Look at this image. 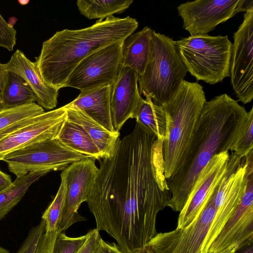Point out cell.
Returning <instances> with one entry per match:
<instances>
[{"label": "cell", "mask_w": 253, "mask_h": 253, "mask_svg": "<svg viewBox=\"0 0 253 253\" xmlns=\"http://www.w3.org/2000/svg\"><path fill=\"white\" fill-rule=\"evenodd\" d=\"M163 141L136 124L119 139L100 168L86 201L96 229L124 253L144 251L158 233L156 218L170 193L165 176Z\"/></svg>", "instance_id": "obj_1"}, {"label": "cell", "mask_w": 253, "mask_h": 253, "mask_svg": "<svg viewBox=\"0 0 253 253\" xmlns=\"http://www.w3.org/2000/svg\"><path fill=\"white\" fill-rule=\"evenodd\" d=\"M139 75L132 69L120 66L112 85L110 105L114 130L119 132L126 121L133 118L141 96L138 89Z\"/></svg>", "instance_id": "obj_17"}, {"label": "cell", "mask_w": 253, "mask_h": 253, "mask_svg": "<svg viewBox=\"0 0 253 253\" xmlns=\"http://www.w3.org/2000/svg\"><path fill=\"white\" fill-rule=\"evenodd\" d=\"M88 158L50 138L31 143L5 155L1 161L7 164L10 172L17 177L31 172L60 170L70 164Z\"/></svg>", "instance_id": "obj_7"}, {"label": "cell", "mask_w": 253, "mask_h": 253, "mask_svg": "<svg viewBox=\"0 0 253 253\" xmlns=\"http://www.w3.org/2000/svg\"><path fill=\"white\" fill-rule=\"evenodd\" d=\"M239 0H196L179 5L183 28L190 36L208 35L236 14Z\"/></svg>", "instance_id": "obj_15"}, {"label": "cell", "mask_w": 253, "mask_h": 253, "mask_svg": "<svg viewBox=\"0 0 253 253\" xmlns=\"http://www.w3.org/2000/svg\"><path fill=\"white\" fill-rule=\"evenodd\" d=\"M238 249V247L236 246L230 249H227V250H225L219 253H236Z\"/></svg>", "instance_id": "obj_40"}, {"label": "cell", "mask_w": 253, "mask_h": 253, "mask_svg": "<svg viewBox=\"0 0 253 253\" xmlns=\"http://www.w3.org/2000/svg\"><path fill=\"white\" fill-rule=\"evenodd\" d=\"M231 153L233 160L229 170L213 192L215 214L202 253H207L223 226L234 214L245 191L247 180L245 157L241 158Z\"/></svg>", "instance_id": "obj_9"}, {"label": "cell", "mask_w": 253, "mask_h": 253, "mask_svg": "<svg viewBox=\"0 0 253 253\" xmlns=\"http://www.w3.org/2000/svg\"><path fill=\"white\" fill-rule=\"evenodd\" d=\"M233 157L228 151L213 156L202 170L178 215L176 228H183L200 214L218 184L227 173Z\"/></svg>", "instance_id": "obj_14"}, {"label": "cell", "mask_w": 253, "mask_h": 253, "mask_svg": "<svg viewBox=\"0 0 253 253\" xmlns=\"http://www.w3.org/2000/svg\"><path fill=\"white\" fill-rule=\"evenodd\" d=\"M0 253H10L9 251L0 246Z\"/></svg>", "instance_id": "obj_41"}, {"label": "cell", "mask_w": 253, "mask_h": 253, "mask_svg": "<svg viewBox=\"0 0 253 253\" xmlns=\"http://www.w3.org/2000/svg\"><path fill=\"white\" fill-rule=\"evenodd\" d=\"M93 253H124L115 243H109L99 237Z\"/></svg>", "instance_id": "obj_35"}, {"label": "cell", "mask_w": 253, "mask_h": 253, "mask_svg": "<svg viewBox=\"0 0 253 253\" xmlns=\"http://www.w3.org/2000/svg\"><path fill=\"white\" fill-rule=\"evenodd\" d=\"M66 120L64 106L39 115L34 122L0 140V161L9 153L31 143L57 138Z\"/></svg>", "instance_id": "obj_16"}, {"label": "cell", "mask_w": 253, "mask_h": 253, "mask_svg": "<svg viewBox=\"0 0 253 253\" xmlns=\"http://www.w3.org/2000/svg\"><path fill=\"white\" fill-rule=\"evenodd\" d=\"M16 42V30L0 14V47L12 51Z\"/></svg>", "instance_id": "obj_32"}, {"label": "cell", "mask_w": 253, "mask_h": 253, "mask_svg": "<svg viewBox=\"0 0 253 253\" xmlns=\"http://www.w3.org/2000/svg\"><path fill=\"white\" fill-rule=\"evenodd\" d=\"M248 112L226 93L206 101L176 172L167 179L166 206L180 211L202 170L216 154L232 151L243 131Z\"/></svg>", "instance_id": "obj_2"}, {"label": "cell", "mask_w": 253, "mask_h": 253, "mask_svg": "<svg viewBox=\"0 0 253 253\" xmlns=\"http://www.w3.org/2000/svg\"><path fill=\"white\" fill-rule=\"evenodd\" d=\"M175 43L187 72L197 81L215 84L229 77L232 43L227 35L190 36Z\"/></svg>", "instance_id": "obj_6"}, {"label": "cell", "mask_w": 253, "mask_h": 253, "mask_svg": "<svg viewBox=\"0 0 253 253\" xmlns=\"http://www.w3.org/2000/svg\"><path fill=\"white\" fill-rule=\"evenodd\" d=\"M229 77L238 101L246 104L253 99V10L233 34Z\"/></svg>", "instance_id": "obj_10"}, {"label": "cell", "mask_w": 253, "mask_h": 253, "mask_svg": "<svg viewBox=\"0 0 253 253\" xmlns=\"http://www.w3.org/2000/svg\"><path fill=\"white\" fill-rule=\"evenodd\" d=\"M7 73L6 64L0 63V92L3 84Z\"/></svg>", "instance_id": "obj_38"}, {"label": "cell", "mask_w": 253, "mask_h": 253, "mask_svg": "<svg viewBox=\"0 0 253 253\" xmlns=\"http://www.w3.org/2000/svg\"><path fill=\"white\" fill-rule=\"evenodd\" d=\"M153 30L147 26L128 35L123 41L121 66L144 73L150 50Z\"/></svg>", "instance_id": "obj_20"}, {"label": "cell", "mask_w": 253, "mask_h": 253, "mask_svg": "<svg viewBox=\"0 0 253 253\" xmlns=\"http://www.w3.org/2000/svg\"><path fill=\"white\" fill-rule=\"evenodd\" d=\"M0 95L3 110L37 101L36 94L26 81L10 72L6 75Z\"/></svg>", "instance_id": "obj_24"}, {"label": "cell", "mask_w": 253, "mask_h": 253, "mask_svg": "<svg viewBox=\"0 0 253 253\" xmlns=\"http://www.w3.org/2000/svg\"><path fill=\"white\" fill-rule=\"evenodd\" d=\"M253 10V0H239L235 9L236 14Z\"/></svg>", "instance_id": "obj_36"}, {"label": "cell", "mask_w": 253, "mask_h": 253, "mask_svg": "<svg viewBox=\"0 0 253 253\" xmlns=\"http://www.w3.org/2000/svg\"><path fill=\"white\" fill-rule=\"evenodd\" d=\"M64 107L67 110V119L81 126L87 132L98 148L102 159L110 156L120 139V132L108 130L79 109Z\"/></svg>", "instance_id": "obj_21"}, {"label": "cell", "mask_w": 253, "mask_h": 253, "mask_svg": "<svg viewBox=\"0 0 253 253\" xmlns=\"http://www.w3.org/2000/svg\"><path fill=\"white\" fill-rule=\"evenodd\" d=\"M45 232V222L42 220L37 225L30 229L17 253H35L39 240Z\"/></svg>", "instance_id": "obj_31"}, {"label": "cell", "mask_w": 253, "mask_h": 253, "mask_svg": "<svg viewBox=\"0 0 253 253\" xmlns=\"http://www.w3.org/2000/svg\"><path fill=\"white\" fill-rule=\"evenodd\" d=\"M2 110H3V108H2V101H1V97L0 95V111H1Z\"/></svg>", "instance_id": "obj_43"}, {"label": "cell", "mask_w": 253, "mask_h": 253, "mask_svg": "<svg viewBox=\"0 0 253 253\" xmlns=\"http://www.w3.org/2000/svg\"><path fill=\"white\" fill-rule=\"evenodd\" d=\"M111 85H105L81 91L75 100L64 106L79 109L108 130L116 131L112 126L111 116Z\"/></svg>", "instance_id": "obj_19"}, {"label": "cell", "mask_w": 253, "mask_h": 253, "mask_svg": "<svg viewBox=\"0 0 253 253\" xmlns=\"http://www.w3.org/2000/svg\"><path fill=\"white\" fill-rule=\"evenodd\" d=\"M240 249L241 250L239 253H253V244L252 243L248 244L240 248ZM236 253H237V251Z\"/></svg>", "instance_id": "obj_39"}, {"label": "cell", "mask_w": 253, "mask_h": 253, "mask_svg": "<svg viewBox=\"0 0 253 253\" xmlns=\"http://www.w3.org/2000/svg\"><path fill=\"white\" fill-rule=\"evenodd\" d=\"M123 41L107 45L85 57L70 74L64 87L83 91L112 85L121 65Z\"/></svg>", "instance_id": "obj_8"}, {"label": "cell", "mask_w": 253, "mask_h": 253, "mask_svg": "<svg viewBox=\"0 0 253 253\" xmlns=\"http://www.w3.org/2000/svg\"><path fill=\"white\" fill-rule=\"evenodd\" d=\"M59 233L58 231L45 232L39 240L35 253H52L54 242Z\"/></svg>", "instance_id": "obj_33"}, {"label": "cell", "mask_w": 253, "mask_h": 253, "mask_svg": "<svg viewBox=\"0 0 253 253\" xmlns=\"http://www.w3.org/2000/svg\"><path fill=\"white\" fill-rule=\"evenodd\" d=\"M245 191L234 214L213 241L207 253H219L237 246L239 249L253 241V162H247Z\"/></svg>", "instance_id": "obj_13"}, {"label": "cell", "mask_w": 253, "mask_h": 253, "mask_svg": "<svg viewBox=\"0 0 253 253\" xmlns=\"http://www.w3.org/2000/svg\"><path fill=\"white\" fill-rule=\"evenodd\" d=\"M49 172L48 170L31 172L18 176L9 186L0 191V220L17 205L33 183Z\"/></svg>", "instance_id": "obj_25"}, {"label": "cell", "mask_w": 253, "mask_h": 253, "mask_svg": "<svg viewBox=\"0 0 253 253\" xmlns=\"http://www.w3.org/2000/svg\"><path fill=\"white\" fill-rule=\"evenodd\" d=\"M95 159L88 158L70 164L62 170L61 178L66 183L64 208L58 231L66 230L73 224L86 218L78 212L81 205L86 202L92 189L99 169Z\"/></svg>", "instance_id": "obj_12"}, {"label": "cell", "mask_w": 253, "mask_h": 253, "mask_svg": "<svg viewBox=\"0 0 253 253\" xmlns=\"http://www.w3.org/2000/svg\"><path fill=\"white\" fill-rule=\"evenodd\" d=\"M138 26L135 18L111 16L86 28L57 31L43 42L41 53L36 57L42 78L59 90L83 59L107 45L124 41Z\"/></svg>", "instance_id": "obj_3"}, {"label": "cell", "mask_w": 253, "mask_h": 253, "mask_svg": "<svg viewBox=\"0 0 253 253\" xmlns=\"http://www.w3.org/2000/svg\"><path fill=\"white\" fill-rule=\"evenodd\" d=\"M133 0H79L77 5L81 14L89 19L103 20L127 9Z\"/></svg>", "instance_id": "obj_26"}, {"label": "cell", "mask_w": 253, "mask_h": 253, "mask_svg": "<svg viewBox=\"0 0 253 253\" xmlns=\"http://www.w3.org/2000/svg\"><path fill=\"white\" fill-rule=\"evenodd\" d=\"M7 72L21 77L30 86L37 98V104L43 109L51 110L57 104L59 89L47 84L42 78L36 63L17 49L5 64Z\"/></svg>", "instance_id": "obj_18"}, {"label": "cell", "mask_w": 253, "mask_h": 253, "mask_svg": "<svg viewBox=\"0 0 253 253\" xmlns=\"http://www.w3.org/2000/svg\"><path fill=\"white\" fill-rule=\"evenodd\" d=\"M206 101L201 84L184 80L176 93L162 105L167 121L166 136L162 145L167 179L179 168Z\"/></svg>", "instance_id": "obj_4"}, {"label": "cell", "mask_w": 253, "mask_h": 253, "mask_svg": "<svg viewBox=\"0 0 253 253\" xmlns=\"http://www.w3.org/2000/svg\"><path fill=\"white\" fill-rule=\"evenodd\" d=\"M253 108L248 112L246 121L241 137L232 152L239 158L245 157L253 150Z\"/></svg>", "instance_id": "obj_29"}, {"label": "cell", "mask_w": 253, "mask_h": 253, "mask_svg": "<svg viewBox=\"0 0 253 253\" xmlns=\"http://www.w3.org/2000/svg\"><path fill=\"white\" fill-rule=\"evenodd\" d=\"M214 214L213 193L191 223L183 228L157 233L148 243L147 249L153 253H202Z\"/></svg>", "instance_id": "obj_11"}, {"label": "cell", "mask_w": 253, "mask_h": 253, "mask_svg": "<svg viewBox=\"0 0 253 253\" xmlns=\"http://www.w3.org/2000/svg\"><path fill=\"white\" fill-rule=\"evenodd\" d=\"M64 146L79 153L98 160L101 154L87 132L80 126L67 119L57 136Z\"/></svg>", "instance_id": "obj_23"}, {"label": "cell", "mask_w": 253, "mask_h": 253, "mask_svg": "<svg viewBox=\"0 0 253 253\" xmlns=\"http://www.w3.org/2000/svg\"><path fill=\"white\" fill-rule=\"evenodd\" d=\"M139 100L133 118L136 124L143 129L155 135L157 139L163 142L167 128V121L164 109L158 105L148 95Z\"/></svg>", "instance_id": "obj_22"}, {"label": "cell", "mask_w": 253, "mask_h": 253, "mask_svg": "<svg viewBox=\"0 0 253 253\" xmlns=\"http://www.w3.org/2000/svg\"><path fill=\"white\" fill-rule=\"evenodd\" d=\"M44 112V109L36 102L3 109L0 111V130L19 121Z\"/></svg>", "instance_id": "obj_28"}, {"label": "cell", "mask_w": 253, "mask_h": 253, "mask_svg": "<svg viewBox=\"0 0 253 253\" xmlns=\"http://www.w3.org/2000/svg\"><path fill=\"white\" fill-rule=\"evenodd\" d=\"M99 232L96 228H94L88 232V238L78 253H93L100 236Z\"/></svg>", "instance_id": "obj_34"}, {"label": "cell", "mask_w": 253, "mask_h": 253, "mask_svg": "<svg viewBox=\"0 0 253 253\" xmlns=\"http://www.w3.org/2000/svg\"><path fill=\"white\" fill-rule=\"evenodd\" d=\"M12 183L11 176L0 170V192L9 186Z\"/></svg>", "instance_id": "obj_37"}, {"label": "cell", "mask_w": 253, "mask_h": 253, "mask_svg": "<svg viewBox=\"0 0 253 253\" xmlns=\"http://www.w3.org/2000/svg\"><path fill=\"white\" fill-rule=\"evenodd\" d=\"M61 182L54 198L43 213L42 220L44 221L45 232L58 231L59 224L63 211L66 191L65 180Z\"/></svg>", "instance_id": "obj_27"}, {"label": "cell", "mask_w": 253, "mask_h": 253, "mask_svg": "<svg viewBox=\"0 0 253 253\" xmlns=\"http://www.w3.org/2000/svg\"><path fill=\"white\" fill-rule=\"evenodd\" d=\"M187 72L175 41L153 30L148 60L138 81L140 95L162 106L176 93Z\"/></svg>", "instance_id": "obj_5"}, {"label": "cell", "mask_w": 253, "mask_h": 253, "mask_svg": "<svg viewBox=\"0 0 253 253\" xmlns=\"http://www.w3.org/2000/svg\"><path fill=\"white\" fill-rule=\"evenodd\" d=\"M88 236L84 235L71 237L65 233H59L54 243L52 253H78Z\"/></svg>", "instance_id": "obj_30"}, {"label": "cell", "mask_w": 253, "mask_h": 253, "mask_svg": "<svg viewBox=\"0 0 253 253\" xmlns=\"http://www.w3.org/2000/svg\"><path fill=\"white\" fill-rule=\"evenodd\" d=\"M135 253H153L152 252H151L149 250H148V249H147L145 251H141V252H136Z\"/></svg>", "instance_id": "obj_42"}]
</instances>
